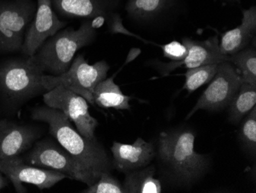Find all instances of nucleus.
Instances as JSON below:
<instances>
[{
    "label": "nucleus",
    "mask_w": 256,
    "mask_h": 193,
    "mask_svg": "<svg viewBox=\"0 0 256 193\" xmlns=\"http://www.w3.org/2000/svg\"><path fill=\"white\" fill-rule=\"evenodd\" d=\"M195 134L190 130L162 132L159 155L174 176L186 182L199 178L207 166L204 155L195 150Z\"/></svg>",
    "instance_id": "nucleus-4"
},
{
    "label": "nucleus",
    "mask_w": 256,
    "mask_h": 193,
    "mask_svg": "<svg viewBox=\"0 0 256 193\" xmlns=\"http://www.w3.org/2000/svg\"><path fill=\"white\" fill-rule=\"evenodd\" d=\"M106 18L103 16H98V17H94L92 20V27L96 30V29L100 28L104 24Z\"/></svg>",
    "instance_id": "nucleus-26"
},
{
    "label": "nucleus",
    "mask_w": 256,
    "mask_h": 193,
    "mask_svg": "<svg viewBox=\"0 0 256 193\" xmlns=\"http://www.w3.org/2000/svg\"><path fill=\"white\" fill-rule=\"evenodd\" d=\"M160 47L164 57L170 59L172 61H180L188 55L186 47L182 43L178 41L170 42Z\"/></svg>",
    "instance_id": "nucleus-25"
},
{
    "label": "nucleus",
    "mask_w": 256,
    "mask_h": 193,
    "mask_svg": "<svg viewBox=\"0 0 256 193\" xmlns=\"http://www.w3.org/2000/svg\"><path fill=\"white\" fill-rule=\"evenodd\" d=\"M241 24L236 28L224 33L220 42V52L231 56L246 48L254 37L256 30V8L250 7L243 10Z\"/></svg>",
    "instance_id": "nucleus-16"
},
{
    "label": "nucleus",
    "mask_w": 256,
    "mask_h": 193,
    "mask_svg": "<svg viewBox=\"0 0 256 193\" xmlns=\"http://www.w3.org/2000/svg\"><path fill=\"white\" fill-rule=\"evenodd\" d=\"M110 151L114 167L125 174L148 166L155 155L153 144L140 137L132 144L114 142Z\"/></svg>",
    "instance_id": "nucleus-14"
},
{
    "label": "nucleus",
    "mask_w": 256,
    "mask_h": 193,
    "mask_svg": "<svg viewBox=\"0 0 256 193\" xmlns=\"http://www.w3.org/2000/svg\"><path fill=\"white\" fill-rule=\"evenodd\" d=\"M154 166L145 167L128 172L123 187L125 193H160L162 191L160 181L154 177Z\"/></svg>",
    "instance_id": "nucleus-18"
},
{
    "label": "nucleus",
    "mask_w": 256,
    "mask_h": 193,
    "mask_svg": "<svg viewBox=\"0 0 256 193\" xmlns=\"http://www.w3.org/2000/svg\"><path fill=\"white\" fill-rule=\"evenodd\" d=\"M110 66L106 60L89 65L83 55H78L68 70L62 74L43 75L42 84L47 92L57 86H64L84 97L90 105H94V89L107 78Z\"/></svg>",
    "instance_id": "nucleus-5"
},
{
    "label": "nucleus",
    "mask_w": 256,
    "mask_h": 193,
    "mask_svg": "<svg viewBox=\"0 0 256 193\" xmlns=\"http://www.w3.org/2000/svg\"><path fill=\"white\" fill-rule=\"evenodd\" d=\"M169 0H128L126 9L128 15L136 20L153 18L166 7Z\"/></svg>",
    "instance_id": "nucleus-21"
},
{
    "label": "nucleus",
    "mask_w": 256,
    "mask_h": 193,
    "mask_svg": "<svg viewBox=\"0 0 256 193\" xmlns=\"http://www.w3.org/2000/svg\"><path fill=\"white\" fill-rule=\"evenodd\" d=\"M0 172L10 180L18 193L27 192L22 183L32 184L40 190L50 189L64 178H69L66 174L56 170L28 165L21 155L0 160Z\"/></svg>",
    "instance_id": "nucleus-10"
},
{
    "label": "nucleus",
    "mask_w": 256,
    "mask_h": 193,
    "mask_svg": "<svg viewBox=\"0 0 256 193\" xmlns=\"http://www.w3.org/2000/svg\"><path fill=\"white\" fill-rule=\"evenodd\" d=\"M96 37L92 20H86L78 30L67 27L48 38L34 54V58L44 74L60 76L71 66L76 53L90 44Z\"/></svg>",
    "instance_id": "nucleus-2"
},
{
    "label": "nucleus",
    "mask_w": 256,
    "mask_h": 193,
    "mask_svg": "<svg viewBox=\"0 0 256 193\" xmlns=\"http://www.w3.org/2000/svg\"><path fill=\"white\" fill-rule=\"evenodd\" d=\"M44 104L61 111L74 124L78 132L89 140L96 141L94 132L99 123L90 114L88 103L82 96L64 86H57L43 95Z\"/></svg>",
    "instance_id": "nucleus-7"
},
{
    "label": "nucleus",
    "mask_w": 256,
    "mask_h": 193,
    "mask_svg": "<svg viewBox=\"0 0 256 193\" xmlns=\"http://www.w3.org/2000/svg\"><path fill=\"white\" fill-rule=\"evenodd\" d=\"M256 104V86L242 83L236 94L230 102L228 116L232 123L237 124L251 112Z\"/></svg>",
    "instance_id": "nucleus-19"
},
{
    "label": "nucleus",
    "mask_w": 256,
    "mask_h": 193,
    "mask_svg": "<svg viewBox=\"0 0 256 193\" xmlns=\"http://www.w3.org/2000/svg\"><path fill=\"white\" fill-rule=\"evenodd\" d=\"M66 26L67 22L60 20L51 0H37L36 13L27 29L22 48L23 56H34L46 40Z\"/></svg>",
    "instance_id": "nucleus-11"
},
{
    "label": "nucleus",
    "mask_w": 256,
    "mask_h": 193,
    "mask_svg": "<svg viewBox=\"0 0 256 193\" xmlns=\"http://www.w3.org/2000/svg\"><path fill=\"white\" fill-rule=\"evenodd\" d=\"M240 140L250 152L256 149V108L254 106L248 113L242 123L240 131Z\"/></svg>",
    "instance_id": "nucleus-23"
},
{
    "label": "nucleus",
    "mask_w": 256,
    "mask_h": 193,
    "mask_svg": "<svg viewBox=\"0 0 256 193\" xmlns=\"http://www.w3.org/2000/svg\"><path fill=\"white\" fill-rule=\"evenodd\" d=\"M36 10L34 0H0V53L21 52Z\"/></svg>",
    "instance_id": "nucleus-6"
},
{
    "label": "nucleus",
    "mask_w": 256,
    "mask_h": 193,
    "mask_svg": "<svg viewBox=\"0 0 256 193\" xmlns=\"http://www.w3.org/2000/svg\"><path fill=\"white\" fill-rule=\"evenodd\" d=\"M232 1H237V2H240V0H232Z\"/></svg>",
    "instance_id": "nucleus-28"
},
{
    "label": "nucleus",
    "mask_w": 256,
    "mask_h": 193,
    "mask_svg": "<svg viewBox=\"0 0 256 193\" xmlns=\"http://www.w3.org/2000/svg\"><path fill=\"white\" fill-rule=\"evenodd\" d=\"M28 165L56 170L66 174L70 179L84 183V178L74 158L58 142L51 139L36 141L22 157Z\"/></svg>",
    "instance_id": "nucleus-9"
},
{
    "label": "nucleus",
    "mask_w": 256,
    "mask_h": 193,
    "mask_svg": "<svg viewBox=\"0 0 256 193\" xmlns=\"http://www.w3.org/2000/svg\"><path fill=\"white\" fill-rule=\"evenodd\" d=\"M228 62L236 69L243 83L256 86V51L254 49L245 48L228 56Z\"/></svg>",
    "instance_id": "nucleus-20"
},
{
    "label": "nucleus",
    "mask_w": 256,
    "mask_h": 193,
    "mask_svg": "<svg viewBox=\"0 0 256 193\" xmlns=\"http://www.w3.org/2000/svg\"><path fill=\"white\" fill-rule=\"evenodd\" d=\"M32 119L44 122L48 131L62 146L72 156L84 178V184L90 185L103 172H110L113 162L98 141L83 137L73 127L71 121L61 111L48 106H40L32 110Z\"/></svg>",
    "instance_id": "nucleus-1"
},
{
    "label": "nucleus",
    "mask_w": 256,
    "mask_h": 193,
    "mask_svg": "<svg viewBox=\"0 0 256 193\" xmlns=\"http://www.w3.org/2000/svg\"><path fill=\"white\" fill-rule=\"evenodd\" d=\"M58 16L64 19L92 20L103 16L106 20L114 14L119 0H51Z\"/></svg>",
    "instance_id": "nucleus-15"
},
{
    "label": "nucleus",
    "mask_w": 256,
    "mask_h": 193,
    "mask_svg": "<svg viewBox=\"0 0 256 193\" xmlns=\"http://www.w3.org/2000/svg\"><path fill=\"white\" fill-rule=\"evenodd\" d=\"M40 136V130L36 126L0 119V160L30 150Z\"/></svg>",
    "instance_id": "nucleus-13"
},
{
    "label": "nucleus",
    "mask_w": 256,
    "mask_h": 193,
    "mask_svg": "<svg viewBox=\"0 0 256 193\" xmlns=\"http://www.w3.org/2000/svg\"><path fill=\"white\" fill-rule=\"evenodd\" d=\"M44 75L33 56L10 59L0 63V95L10 108H18L47 91Z\"/></svg>",
    "instance_id": "nucleus-3"
},
{
    "label": "nucleus",
    "mask_w": 256,
    "mask_h": 193,
    "mask_svg": "<svg viewBox=\"0 0 256 193\" xmlns=\"http://www.w3.org/2000/svg\"><path fill=\"white\" fill-rule=\"evenodd\" d=\"M182 44L188 49V55L184 60L168 63L162 62L156 63V68L162 75H168L181 66L192 69L204 65L220 64L228 62V56L220 52V41L216 36L205 41L185 37L182 39Z\"/></svg>",
    "instance_id": "nucleus-12"
},
{
    "label": "nucleus",
    "mask_w": 256,
    "mask_h": 193,
    "mask_svg": "<svg viewBox=\"0 0 256 193\" xmlns=\"http://www.w3.org/2000/svg\"><path fill=\"white\" fill-rule=\"evenodd\" d=\"M218 69V64H207L188 69L185 73L184 89L189 93H194L201 86L210 83L216 74Z\"/></svg>",
    "instance_id": "nucleus-22"
},
{
    "label": "nucleus",
    "mask_w": 256,
    "mask_h": 193,
    "mask_svg": "<svg viewBox=\"0 0 256 193\" xmlns=\"http://www.w3.org/2000/svg\"><path fill=\"white\" fill-rule=\"evenodd\" d=\"M242 83L241 76L234 65L228 62L220 63L216 74L189 112L186 119L200 109L220 111L225 109L228 106Z\"/></svg>",
    "instance_id": "nucleus-8"
},
{
    "label": "nucleus",
    "mask_w": 256,
    "mask_h": 193,
    "mask_svg": "<svg viewBox=\"0 0 256 193\" xmlns=\"http://www.w3.org/2000/svg\"><path fill=\"white\" fill-rule=\"evenodd\" d=\"M115 74L108 79H104L98 84L93 93L94 105L104 109L126 110L130 109V96L124 94L114 81Z\"/></svg>",
    "instance_id": "nucleus-17"
},
{
    "label": "nucleus",
    "mask_w": 256,
    "mask_h": 193,
    "mask_svg": "<svg viewBox=\"0 0 256 193\" xmlns=\"http://www.w3.org/2000/svg\"><path fill=\"white\" fill-rule=\"evenodd\" d=\"M82 192L84 193H125L123 185L110 172H103L94 184L89 185Z\"/></svg>",
    "instance_id": "nucleus-24"
},
{
    "label": "nucleus",
    "mask_w": 256,
    "mask_h": 193,
    "mask_svg": "<svg viewBox=\"0 0 256 193\" xmlns=\"http://www.w3.org/2000/svg\"><path fill=\"white\" fill-rule=\"evenodd\" d=\"M8 178H6L4 177V173L2 172H0V191L2 189V188H6V187L8 186Z\"/></svg>",
    "instance_id": "nucleus-27"
}]
</instances>
